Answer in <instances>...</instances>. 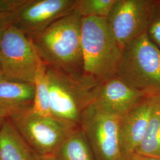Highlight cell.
Instances as JSON below:
<instances>
[{
  "label": "cell",
  "mask_w": 160,
  "mask_h": 160,
  "mask_svg": "<svg viewBox=\"0 0 160 160\" xmlns=\"http://www.w3.org/2000/svg\"><path fill=\"white\" fill-rule=\"evenodd\" d=\"M153 96L145 97L125 114L120 116V160H129L136 153L148 125Z\"/></svg>",
  "instance_id": "10"
},
{
  "label": "cell",
  "mask_w": 160,
  "mask_h": 160,
  "mask_svg": "<svg viewBox=\"0 0 160 160\" xmlns=\"http://www.w3.org/2000/svg\"><path fill=\"white\" fill-rule=\"evenodd\" d=\"M120 116L102 109L95 102L83 110L80 126L97 160H120Z\"/></svg>",
  "instance_id": "6"
},
{
  "label": "cell",
  "mask_w": 160,
  "mask_h": 160,
  "mask_svg": "<svg viewBox=\"0 0 160 160\" xmlns=\"http://www.w3.org/2000/svg\"><path fill=\"white\" fill-rule=\"evenodd\" d=\"M81 42L86 86L94 88L116 75L122 49L106 18L82 17Z\"/></svg>",
  "instance_id": "2"
},
{
  "label": "cell",
  "mask_w": 160,
  "mask_h": 160,
  "mask_svg": "<svg viewBox=\"0 0 160 160\" xmlns=\"http://www.w3.org/2000/svg\"><path fill=\"white\" fill-rule=\"evenodd\" d=\"M0 60L4 77L33 84L38 53L30 38L12 25L6 29L0 42Z\"/></svg>",
  "instance_id": "7"
},
{
  "label": "cell",
  "mask_w": 160,
  "mask_h": 160,
  "mask_svg": "<svg viewBox=\"0 0 160 160\" xmlns=\"http://www.w3.org/2000/svg\"><path fill=\"white\" fill-rule=\"evenodd\" d=\"M152 4V0H116L106 20L121 49L147 33Z\"/></svg>",
  "instance_id": "8"
},
{
  "label": "cell",
  "mask_w": 160,
  "mask_h": 160,
  "mask_svg": "<svg viewBox=\"0 0 160 160\" xmlns=\"http://www.w3.org/2000/svg\"><path fill=\"white\" fill-rule=\"evenodd\" d=\"M75 1L24 0L23 3L10 14L11 25L32 38L72 12Z\"/></svg>",
  "instance_id": "9"
},
{
  "label": "cell",
  "mask_w": 160,
  "mask_h": 160,
  "mask_svg": "<svg viewBox=\"0 0 160 160\" xmlns=\"http://www.w3.org/2000/svg\"><path fill=\"white\" fill-rule=\"evenodd\" d=\"M129 160H160V158L135 153Z\"/></svg>",
  "instance_id": "20"
},
{
  "label": "cell",
  "mask_w": 160,
  "mask_h": 160,
  "mask_svg": "<svg viewBox=\"0 0 160 160\" xmlns=\"http://www.w3.org/2000/svg\"><path fill=\"white\" fill-rule=\"evenodd\" d=\"M116 0H76L75 9L82 17L106 18Z\"/></svg>",
  "instance_id": "17"
},
{
  "label": "cell",
  "mask_w": 160,
  "mask_h": 160,
  "mask_svg": "<svg viewBox=\"0 0 160 160\" xmlns=\"http://www.w3.org/2000/svg\"><path fill=\"white\" fill-rule=\"evenodd\" d=\"M82 20V17L74 8L30 39L38 56L48 67L86 85L81 42Z\"/></svg>",
  "instance_id": "1"
},
{
  "label": "cell",
  "mask_w": 160,
  "mask_h": 160,
  "mask_svg": "<svg viewBox=\"0 0 160 160\" xmlns=\"http://www.w3.org/2000/svg\"><path fill=\"white\" fill-rule=\"evenodd\" d=\"M136 153L160 158V94L152 97L148 125Z\"/></svg>",
  "instance_id": "14"
},
{
  "label": "cell",
  "mask_w": 160,
  "mask_h": 160,
  "mask_svg": "<svg viewBox=\"0 0 160 160\" xmlns=\"http://www.w3.org/2000/svg\"><path fill=\"white\" fill-rule=\"evenodd\" d=\"M0 160H36L34 152L8 118L0 129Z\"/></svg>",
  "instance_id": "13"
},
{
  "label": "cell",
  "mask_w": 160,
  "mask_h": 160,
  "mask_svg": "<svg viewBox=\"0 0 160 160\" xmlns=\"http://www.w3.org/2000/svg\"><path fill=\"white\" fill-rule=\"evenodd\" d=\"M34 97L33 84L0 77V113L6 118L18 110L32 106Z\"/></svg>",
  "instance_id": "12"
},
{
  "label": "cell",
  "mask_w": 160,
  "mask_h": 160,
  "mask_svg": "<svg viewBox=\"0 0 160 160\" xmlns=\"http://www.w3.org/2000/svg\"><path fill=\"white\" fill-rule=\"evenodd\" d=\"M116 76L137 91L160 95V49L147 33L122 49Z\"/></svg>",
  "instance_id": "3"
},
{
  "label": "cell",
  "mask_w": 160,
  "mask_h": 160,
  "mask_svg": "<svg viewBox=\"0 0 160 160\" xmlns=\"http://www.w3.org/2000/svg\"><path fill=\"white\" fill-rule=\"evenodd\" d=\"M35 160H58L55 155H39L36 154H35Z\"/></svg>",
  "instance_id": "21"
},
{
  "label": "cell",
  "mask_w": 160,
  "mask_h": 160,
  "mask_svg": "<svg viewBox=\"0 0 160 160\" xmlns=\"http://www.w3.org/2000/svg\"><path fill=\"white\" fill-rule=\"evenodd\" d=\"M94 101L102 109L111 113L122 116L150 96L128 85L116 75L95 87Z\"/></svg>",
  "instance_id": "11"
},
{
  "label": "cell",
  "mask_w": 160,
  "mask_h": 160,
  "mask_svg": "<svg viewBox=\"0 0 160 160\" xmlns=\"http://www.w3.org/2000/svg\"><path fill=\"white\" fill-rule=\"evenodd\" d=\"M147 34L160 49V0H152L151 20Z\"/></svg>",
  "instance_id": "18"
},
{
  "label": "cell",
  "mask_w": 160,
  "mask_h": 160,
  "mask_svg": "<svg viewBox=\"0 0 160 160\" xmlns=\"http://www.w3.org/2000/svg\"><path fill=\"white\" fill-rule=\"evenodd\" d=\"M55 155L58 160H97L81 128L64 141Z\"/></svg>",
  "instance_id": "15"
},
{
  "label": "cell",
  "mask_w": 160,
  "mask_h": 160,
  "mask_svg": "<svg viewBox=\"0 0 160 160\" xmlns=\"http://www.w3.org/2000/svg\"><path fill=\"white\" fill-rule=\"evenodd\" d=\"M10 14L0 12V42L6 29L11 25L10 20Z\"/></svg>",
  "instance_id": "19"
},
{
  "label": "cell",
  "mask_w": 160,
  "mask_h": 160,
  "mask_svg": "<svg viewBox=\"0 0 160 160\" xmlns=\"http://www.w3.org/2000/svg\"><path fill=\"white\" fill-rule=\"evenodd\" d=\"M6 119V117L3 114H2L0 113V129H1V127L2 126L4 121Z\"/></svg>",
  "instance_id": "22"
},
{
  "label": "cell",
  "mask_w": 160,
  "mask_h": 160,
  "mask_svg": "<svg viewBox=\"0 0 160 160\" xmlns=\"http://www.w3.org/2000/svg\"><path fill=\"white\" fill-rule=\"evenodd\" d=\"M48 78L52 115L80 125L82 112L94 101L95 87L48 67Z\"/></svg>",
  "instance_id": "5"
},
{
  "label": "cell",
  "mask_w": 160,
  "mask_h": 160,
  "mask_svg": "<svg viewBox=\"0 0 160 160\" xmlns=\"http://www.w3.org/2000/svg\"><path fill=\"white\" fill-rule=\"evenodd\" d=\"M2 75V68H1V60H0V77Z\"/></svg>",
  "instance_id": "23"
},
{
  "label": "cell",
  "mask_w": 160,
  "mask_h": 160,
  "mask_svg": "<svg viewBox=\"0 0 160 160\" xmlns=\"http://www.w3.org/2000/svg\"><path fill=\"white\" fill-rule=\"evenodd\" d=\"M32 106L18 110L7 118L35 154L55 155L64 141L81 126L52 115L37 114Z\"/></svg>",
  "instance_id": "4"
},
{
  "label": "cell",
  "mask_w": 160,
  "mask_h": 160,
  "mask_svg": "<svg viewBox=\"0 0 160 160\" xmlns=\"http://www.w3.org/2000/svg\"><path fill=\"white\" fill-rule=\"evenodd\" d=\"M34 97L32 106L34 113L52 116L50 109L48 67L38 55V66L34 76Z\"/></svg>",
  "instance_id": "16"
}]
</instances>
